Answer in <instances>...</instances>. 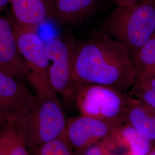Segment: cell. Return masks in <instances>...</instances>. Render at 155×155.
Instances as JSON below:
<instances>
[{"label":"cell","instance_id":"cell-1","mask_svg":"<svg viewBox=\"0 0 155 155\" xmlns=\"http://www.w3.org/2000/svg\"><path fill=\"white\" fill-rule=\"evenodd\" d=\"M72 78L124 92L136 82V70L127 47L102 29L77 45Z\"/></svg>","mask_w":155,"mask_h":155},{"label":"cell","instance_id":"cell-2","mask_svg":"<svg viewBox=\"0 0 155 155\" xmlns=\"http://www.w3.org/2000/svg\"><path fill=\"white\" fill-rule=\"evenodd\" d=\"M36 94L35 102L25 113H12L8 121L20 133L30 153L40 145L64 135L67 119L49 80L29 79Z\"/></svg>","mask_w":155,"mask_h":155},{"label":"cell","instance_id":"cell-3","mask_svg":"<svg viewBox=\"0 0 155 155\" xmlns=\"http://www.w3.org/2000/svg\"><path fill=\"white\" fill-rule=\"evenodd\" d=\"M103 25V30L125 45L132 57L155 33V0L117 6Z\"/></svg>","mask_w":155,"mask_h":155},{"label":"cell","instance_id":"cell-4","mask_svg":"<svg viewBox=\"0 0 155 155\" xmlns=\"http://www.w3.org/2000/svg\"><path fill=\"white\" fill-rule=\"evenodd\" d=\"M130 97L110 86L78 83L75 102L81 115L93 117L117 126L125 124Z\"/></svg>","mask_w":155,"mask_h":155},{"label":"cell","instance_id":"cell-5","mask_svg":"<svg viewBox=\"0 0 155 155\" xmlns=\"http://www.w3.org/2000/svg\"><path fill=\"white\" fill-rule=\"evenodd\" d=\"M77 45L71 40L58 38L45 43L50 84L57 94L68 101H75L77 90L78 83L72 78Z\"/></svg>","mask_w":155,"mask_h":155},{"label":"cell","instance_id":"cell-6","mask_svg":"<svg viewBox=\"0 0 155 155\" xmlns=\"http://www.w3.org/2000/svg\"><path fill=\"white\" fill-rule=\"evenodd\" d=\"M118 127L98 118L81 114L67 119L64 135L74 155H77L90 146L110 137Z\"/></svg>","mask_w":155,"mask_h":155},{"label":"cell","instance_id":"cell-7","mask_svg":"<svg viewBox=\"0 0 155 155\" xmlns=\"http://www.w3.org/2000/svg\"><path fill=\"white\" fill-rule=\"evenodd\" d=\"M17 49L28 67L31 78L48 79L49 61L45 43L37 33V29L13 25Z\"/></svg>","mask_w":155,"mask_h":155},{"label":"cell","instance_id":"cell-8","mask_svg":"<svg viewBox=\"0 0 155 155\" xmlns=\"http://www.w3.org/2000/svg\"><path fill=\"white\" fill-rule=\"evenodd\" d=\"M0 69L20 81L28 80L29 72L17 49L14 27L0 18Z\"/></svg>","mask_w":155,"mask_h":155},{"label":"cell","instance_id":"cell-9","mask_svg":"<svg viewBox=\"0 0 155 155\" xmlns=\"http://www.w3.org/2000/svg\"><path fill=\"white\" fill-rule=\"evenodd\" d=\"M35 95L22 82L0 69V109L25 113L33 107Z\"/></svg>","mask_w":155,"mask_h":155},{"label":"cell","instance_id":"cell-10","mask_svg":"<svg viewBox=\"0 0 155 155\" xmlns=\"http://www.w3.org/2000/svg\"><path fill=\"white\" fill-rule=\"evenodd\" d=\"M15 24L24 28L38 29L50 18V11L43 0H10Z\"/></svg>","mask_w":155,"mask_h":155},{"label":"cell","instance_id":"cell-11","mask_svg":"<svg viewBox=\"0 0 155 155\" xmlns=\"http://www.w3.org/2000/svg\"><path fill=\"white\" fill-rule=\"evenodd\" d=\"M98 4V0H57L50 18L59 24L79 22L93 15Z\"/></svg>","mask_w":155,"mask_h":155},{"label":"cell","instance_id":"cell-12","mask_svg":"<svg viewBox=\"0 0 155 155\" xmlns=\"http://www.w3.org/2000/svg\"><path fill=\"white\" fill-rule=\"evenodd\" d=\"M111 137L117 148H125L130 155H148L155 145L154 142L127 124L117 127Z\"/></svg>","mask_w":155,"mask_h":155},{"label":"cell","instance_id":"cell-13","mask_svg":"<svg viewBox=\"0 0 155 155\" xmlns=\"http://www.w3.org/2000/svg\"><path fill=\"white\" fill-rule=\"evenodd\" d=\"M125 124L134 127L155 143V109L150 106L130 97Z\"/></svg>","mask_w":155,"mask_h":155},{"label":"cell","instance_id":"cell-14","mask_svg":"<svg viewBox=\"0 0 155 155\" xmlns=\"http://www.w3.org/2000/svg\"><path fill=\"white\" fill-rule=\"evenodd\" d=\"M136 70L134 84L155 78V34L132 56Z\"/></svg>","mask_w":155,"mask_h":155},{"label":"cell","instance_id":"cell-15","mask_svg":"<svg viewBox=\"0 0 155 155\" xmlns=\"http://www.w3.org/2000/svg\"><path fill=\"white\" fill-rule=\"evenodd\" d=\"M2 135L6 155H31L21 135L16 127L8 121L0 127Z\"/></svg>","mask_w":155,"mask_h":155},{"label":"cell","instance_id":"cell-16","mask_svg":"<svg viewBox=\"0 0 155 155\" xmlns=\"http://www.w3.org/2000/svg\"><path fill=\"white\" fill-rule=\"evenodd\" d=\"M31 155H75L64 135L40 145Z\"/></svg>","mask_w":155,"mask_h":155},{"label":"cell","instance_id":"cell-17","mask_svg":"<svg viewBox=\"0 0 155 155\" xmlns=\"http://www.w3.org/2000/svg\"><path fill=\"white\" fill-rule=\"evenodd\" d=\"M117 145L111 136L83 150L75 155H105L107 153L116 150Z\"/></svg>","mask_w":155,"mask_h":155},{"label":"cell","instance_id":"cell-18","mask_svg":"<svg viewBox=\"0 0 155 155\" xmlns=\"http://www.w3.org/2000/svg\"><path fill=\"white\" fill-rule=\"evenodd\" d=\"M130 97H134L155 109V91L148 88L134 84L131 88Z\"/></svg>","mask_w":155,"mask_h":155},{"label":"cell","instance_id":"cell-19","mask_svg":"<svg viewBox=\"0 0 155 155\" xmlns=\"http://www.w3.org/2000/svg\"><path fill=\"white\" fill-rule=\"evenodd\" d=\"M134 84H138L140 86L150 89V90L155 91V78H152V79L146 80V81H144L141 82L139 83Z\"/></svg>","mask_w":155,"mask_h":155},{"label":"cell","instance_id":"cell-20","mask_svg":"<svg viewBox=\"0 0 155 155\" xmlns=\"http://www.w3.org/2000/svg\"><path fill=\"white\" fill-rule=\"evenodd\" d=\"M117 6L129 5L136 3L141 0H111Z\"/></svg>","mask_w":155,"mask_h":155},{"label":"cell","instance_id":"cell-21","mask_svg":"<svg viewBox=\"0 0 155 155\" xmlns=\"http://www.w3.org/2000/svg\"><path fill=\"white\" fill-rule=\"evenodd\" d=\"M12 113L0 109V127L7 122Z\"/></svg>","mask_w":155,"mask_h":155},{"label":"cell","instance_id":"cell-22","mask_svg":"<svg viewBox=\"0 0 155 155\" xmlns=\"http://www.w3.org/2000/svg\"><path fill=\"white\" fill-rule=\"evenodd\" d=\"M0 155H6L5 147L2 135L0 132Z\"/></svg>","mask_w":155,"mask_h":155},{"label":"cell","instance_id":"cell-23","mask_svg":"<svg viewBox=\"0 0 155 155\" xmlns=\"http://www.w3.org/2000/svg\"><path fill=\"white\" fill-rule=\"evenodd\" d=\"M45 1V3L47 4V5L48 6V8L50 9V16H51V12L53 8V6L54 5V4H55L56 1L57 0H43Z\"/></svg>","mask_w":155,"mask_h":155},{"label":"cell","instance_id":"cell-24","mask_svg":"<svg viewBox=\"0 0 155 155\" xmlns=\"http://www.w3.org/2000/svg\"><path fill=\"white\" fill-rule=\"evenodd\" d=\"M9 2L10 0H0V10L2 9Z\"/></svg>","mask_w":155,"mask_h":155},{"label":"cell","instance_id":"cell-25","mask_svg":"<svg viewBox=\"0 0 155 155\" xmlns=\"http://www.w3.org/2000/svg\"><path fill=\"white\" fill-rule=\"evenodd\" d=\"M148 155H155V145L153 150H151V152Z\"/></svg>","mask_w":155,"mask_h":155},{"label":"cell","instance_id":"cell-26","mask_svg":"<svg viewBox=\"0 0 155 155\" xmlns=\"http://www.w3.org/2000/svg\"><path fill=\"white\" fill-rule=\"evenodd\" d=\"M105 155H114V154H113V153H111V152H108V153H107Z\"/></svg>","mask_w":155,"mask_h":155},{"label":"cell","instance_id":"cell-27","mask_svg":"<svg viewBox=\"0 0 155 155\" xmlns=\"http://www.w3.org/2000/svg\"><path fill=\"white\" fill-rule=\"evenodd\" d=\"M129 155V153H127H127H125V155Z\"/></svg>","mask_w":155,"mask_h":155},{"label":"cell","instance_id":"cell-28","mask_svg":"<svg viewBox=\"0 0 155 155\" xmlns=\"http://www.w3.org/2000/svg\"></svg>","mask_w":155,"mask_h":155}]
</instances>
